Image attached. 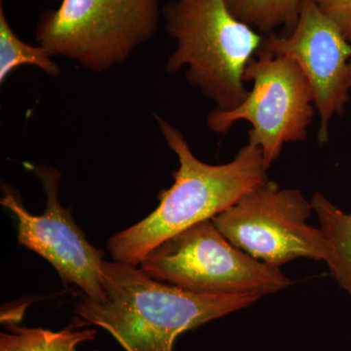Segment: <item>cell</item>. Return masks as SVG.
I'll return each instance as SVG.
<instances>
[{
  "label": "cell",
  "mask_w": 351,
  "mask_h": 351,
  "mask_svg": "<svg viewBox=\"0 0 351 351\" xmlns=\"http://www.w3.org/2000/svg\"><path fill=\"white\" fill-rule=\"evenodd\" d=\"M106 298L75 304L80 327L110 332L125 351H175L184 332L246 308L257 295H199L157 281L138 265H103Z\"/></svg>",
  "instance_id": "6da1fadb"
},
{
  "label": "cell",
  "mask_w": 351,
  "mask_h": 351,
  "mask_svg": "<svg viewBox=\"0 0 351 351\" xmlns=\"http://www.w3.org/2000/svg\"><path fill=\"white\" fill-rule=\"evenodd\" d=\"M154 119L179 158V169L173 186L159 193L154 212L108 239L107 249L114 262L140 265L166 240L213 219L269 180L260 147L247 144L230 162L211 165L196 158L179 129L159 115Z\"/></svg>",
  "instance_id": "7a4b0ae2"
},
{
  "label": "cell",
  "mask_w": 351,
  "mask_h": 351,
  "mask_svg": "<svg viewBox=\"0 0 351 351\" xmlns=\"http://www.w3.org/2000/svg\"><path fill=\"white\" fill-rule=\"evenodd\" d=\"M161 15L177 45L166 71L186 68L188 82L218 110L241 105L249 94L245 69L262 46L263 34L237 19L226 0H175Z\"/></svg>",
  "instance_id": "3957f363"
},
{
  "label": "cell",
  "mask_w": 351,
  "mask_h": 351,
  "mask_svg": "<svg viewBox=\"0 0 351 351\" xmlns=\"http://www.w3.org/2000/svg\"><path fill=\"white\" fill-rule=\"evenodd\" d=\"M158 0H63L39 16L36 40L94 73L125 63L158 29Z\"/></svg>",
  "instance_id": "277c9868"
},
{
  "label": "cell",
  "mask_w": 351,
  "mask_h": 351,
  "mask_svg": "<svg viewBox=\"0 0 351 351\" xmlns=\"http://www.w3.org/2000/svg\"><path fill=\"white\" fill-rule=\"evenodd\" d=\"M138 267L157 281L199 295L263 298L291 285L280 267L260 262L237 248L212 219L166 240Z\"/></svg>",
  "instance_id": "5b68a950"
},
{
  "label": "cell",
  "mask_w": 351,
  "mask_h": 351,
  "mask_svg": "<svg viewBox=\"0 0 351 351\" xmlns=\"http://www.w3.org/2000/svg\"><path fill=\"white\" fill-rule=\"evenodd\" d=\"M243 80L254 82L246 100L234 110L215 108L207 117V126L226 134L235 122L248 121V144L260 147L269 169L284 145L306 140L316 110L313 88L292 58L263 50L247 64Z\"/></svg>",
  "instance_id": "8992f818"
},
{
  "label": "cell",
  "mask_w": 351,
  "mask_h": 351,
  "mask_svg": "<svg viewBox=\"0 0 351 351\" xmlns=\"http://www.w3.org/2000/svg\"><path fill=\"white\" fill-rule=\"evenodd\" d=\"M313 212V202L300 189L267 180L212 221L237 248L281 267L300 258L326 262L324 234L307 223Z\"/></svg>",
  "instance_id": "52a82bcc"
},
{
  "label": "cell",
  "mask_w": 351,
  "mask_h": 351,
  "mask_svg": "<svg viewBox=\"0 0 351 351\" xmlns=\"http://www.w3.org/2000/svg\"><path fill=\"white\" fill-rule=\"evenodd\" d=\"M34 173L46 195L45 211L39 216L27 211L13 186L2 184L3 196L0 204L17 221L18 241L50 263L64 286H75L91 301H104V252L88 241L76 225L71 208L62 206L61 172L41 164L34 168Z\"/></svg>",
  "instance_id": "ba28073f"
},
{
  "label": "cell",
  "mask_w": 351,
  "mask_h": 351,
  "mask_svg": "<svg viewBox=\"0 0 351 351\" xmlns=\"http://www.w3.org/2000/svg\"><path fill=\"white\" fill-rule=\"evenodd\" d=\"M292 58L311 83L319 113L318 141L329 138L330 122L341 115L351 92V44L311 0H304L299 20L289 36H263L260 49Z\"/></svg>",
  "instance_id": "9c48e42d"
},
{
  "label": "cell",
  "mask_w": 351,
  "mask_h": 351,
  "mask_svg": "<svg viewBox=\"0 0 351 351\" xmlns=\"http://www.w3.org/2000/svg\"><path fill=\"white\" fill-rule=\"evenodd\" d=\"M314 213L328 246V269L332 278L351 298V213L337 207L326 196L316 193Z\"/></svg>",
  "instance_id": "30bf717a"
},
{
  "label": "cell",
  "mask_w": 351,
  "mask_h": 351,
  "mask_svg": "<svg viewBox=\"0 0 351 351\" xmlns=\"http://www.w3.org/2000/svg\"><path fill=\"white\" fill-rule=\"evenodd\" d=\"M5 327L7 331L0 334V351H80V343L97 336V330L80 329L76 321L58 332L19 325Z\"/></svg>",
  "instance_id": "8fae6325"
},
{
  "label": "cell",
  "mask_w": 351,
  "mask_h": 351,
  "mask_svg": "<svg viewBox=\"0 0 351 351\" xmlns=\"http://www.w3.org/2000/svg\"><path fill=\"white\" fill-rule=\"evenodd\" d=\"M237 19L263 36L274 34L278 27L285 36L294 31L304 0H226Z\"/></svg>",
  "instance_id": "7c38bea8"
},
{
  "label": "cell",
  "mask_w": 351,
  "mask_h": 351,
  "mask_svg": "<svg viewBox=\"0 0 351 351\" xmlns=\"http://www.w3.org/2000/svg\"><path fill=\"white\" fill-rule=\"evenodd\" d=\"M25 64L36 66L52 77L61 75V66L47 51L18 38L7 20L3 0H0V83L3 84L12 71Z\"/></svg>",
  "instance_id": "4fadbf2b"
},
{
  "label": "cell",
  "mask_w": 351,
  "mask_h": 351,
  "mask_svg": "<svg viewBox=\"0 0 351 351\" xmlns=\"http://www.w3.org/2000/svg\"><path fill=\"white\" fill-rule=\"evenodd\" d=\"M351 44V0H311Z\"/></svg>",
  "instance_id": "5bb4252c"
}]
</instances>
